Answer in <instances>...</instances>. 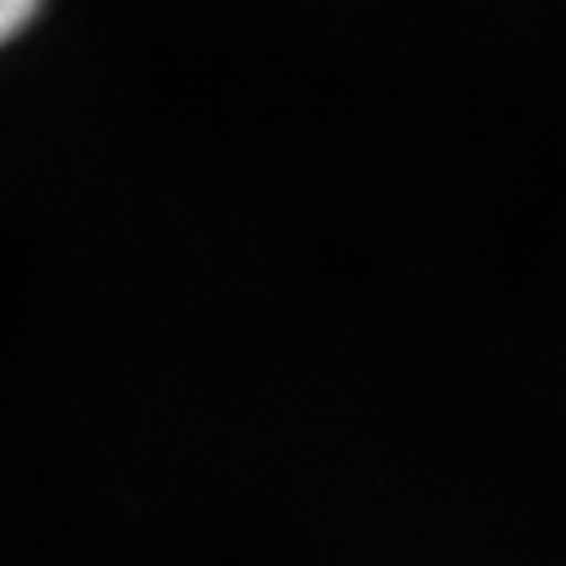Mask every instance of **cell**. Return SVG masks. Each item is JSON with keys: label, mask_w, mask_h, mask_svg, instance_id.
Listing matches in <instances>:
<instances>
[{"label": "cell", "mask_w": 566, "mask_h": 566, "mask_svg": "<svg viewBox=\"0 0 566 566\" xmlns=\"http://www.w3.org/2000/svg\"><path fill=\"white\" fill-rule=\"evenodd\" d=\"M35 4H40V0H0V40L17 35L20 28L32 20Z\"/></svg>", "instance_id": "6da1fadb"}]
</instances>
